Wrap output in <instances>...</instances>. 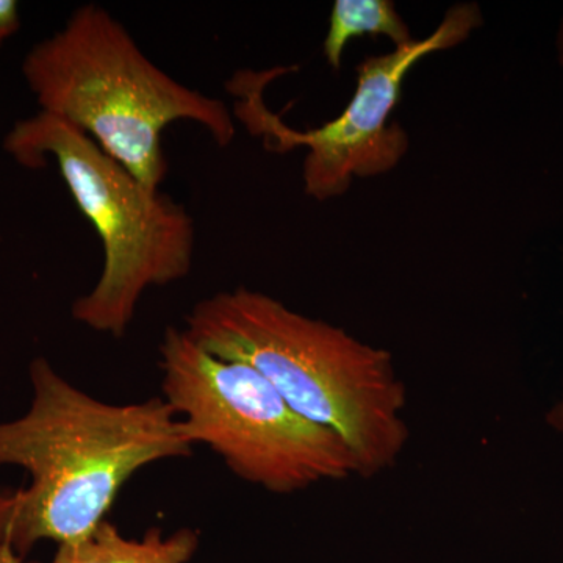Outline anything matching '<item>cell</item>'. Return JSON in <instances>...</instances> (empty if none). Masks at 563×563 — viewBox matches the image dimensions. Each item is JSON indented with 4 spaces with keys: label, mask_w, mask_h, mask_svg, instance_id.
<instances>
[{
    "label": "cell",
    "mask_w": 563,
    "mask_h": 563,
    "mask_svg": "<svg viewBox=\"0 0 563 563\" xmlns=\"http://www.w3.org/2000/svg\"><path fill=\"white\" fill-rule=\"evenodd\" d=\"M558 55H559V63H561V66L563 68V21L561 24V29H559V33H558Z\"/></svg>",
    "instance_id": "obj_12"
},
{
    "label": "cell",
    "mask_w": 563,
    "mask_h": 563,
    "mask_svg": "<svg viewBox=\"0 0 563 563\" xmlns=\"http://www.w3.org/2000/svg\"><path fill=\"white\" fill-rule=\"evenodd\" d=\"M3 150L32 172L55 162L77 209L101 240V276L70 309L80 324L120 339L144 292L190 274L196 244L191 214L146 187L90 136L38 111L14 122Z\"/></svg>",
    "instance_id": "obj_4"
},
{
    "label": "cell",
    "mask_w": 563,
    "mask_h": 563,
    "mask_svg": "<svg viewBox=\"0 0 563 563\" xmlns=\"http://www.w3.org/2000/svg\"><path fill=\"white\" fill-rule=\"evenodd\" d=\"M29 376L27 413L0 421V465L31 474L27 487L0 490V547L21 561L41 540L66 544L90 536L139 470L192 454L163 398L99 401L44 357L33 358Z\"/></svg>",
    "instance_id": "obj_1"
},
{
    "label": "cell",
    "mask_w": 563,
    "mask_h": 563,
    "mask_svg": "<svg viewBox=\"0 0 563 563\" xmlns=\"http://www.w3.org/2000/svg\"><path fill=\"white\" fill-rule=\"evenodd\" d=\"M198 548L199 533L192 529L169 536L150 529L143 539L135 540L125 539L106 520L79 542L58 544L49 563H188Z\"/></svg>",
    "instance_id": "obj_7"
},
{
    "label": "cell",
    "mask_w": 563,
    "mask_h": 563,
    "mask_svg": "<svg viewBox=\"0 0 563 563\" xmlns=\"http://www.w3.org/2000/svg\"><path fill=\"white\" fill-rule=\"evenodd\" d=\"M21 73L40 111L90 136L152 190L168 173L162 136L173 122L201 125L221 147L235 139L224 102L158 68L99 3L74 10L60 31L36 43Z\"/></svg>",
    "instance_id": "obj_3"
},
{
    "label": "cell",
    "mask_w": 563,
    "mask_h": 563,
    "mask_svg": "<svg viewBox=\"0 0 563 563\" xmlns=\"http://www.w3.org/2000/svg\"><path fill=\"white\" fill-rule=\"evenodd\" d=\"M163 399L191 446L206 444L240 479L277 495L361 476L339 433L301 417L262 374L222 361L168 328L161 346Z\"/></svg>",
    "instance_id": "obj_5"
},
{
    "label": "cell",
    "mask_w": 563,
    "mask_h": 563,
    "mask_svg": "<svg viewBox=\"0 0 563 563\" xmlns=\"http://www.w3.org/2000/svg\"><path fill=\"white\" fill-rule=\"evenodd\" d=\"M387 36L396 47L412 43L409 25L390 0H336L322 52L332 69L342 68L347 43L358 36Z\"/></svg>",
    "instance_id": "obj_8"
},
{
    "label": "cell",
    "mask_w": 563,
    "mask_h": 563,
    "mask_svg": "<svg viewBox=\"0 0 563 563\" xmlns=\"http://www.w3.org/2000/svg\"><path fill=\"white\" fill-rule=\"evenodd\" d=\"M21 25L20 3L16 0H0V49L20 32Z\"/></svg>",
    "instance_id": "obj_9"
},
{
    "label": "cell",
    "mask_w": 563,
    "mask_h": 563,
    "mask_svg": "<svg viewBox=\"0 0 563 563\" xmlns=\"http://www.w3.org/2000/svg\"><path fill=\"white\" fill-rule=\"evenodd\" d=\"M547 422L563 435V393L559 401L551 407L550 412L547 415Z\"/></svg>",
    "instance_id": "obj_10"
},
{
    "label": "cell",
    "mask_w": 563,
    "mask_h": 563,
    "mask_svg": "<svg viewBox=\"0 0 563 563\" xmlns=\"http://www.w3.org/2000/svg\"><path fill=\"white\" fill-rule=\"evenodd\" d=\"M184 331L222 361L251 366L295 412L339 433L362 477L401 459L407 391L390 352L244 287L196 303Z\"/></svg>",
    "instance_id": "obj_2"
},
{
    "label": "cell",
    "mask_w": 563,
    "mask_h": 563,
    "mask_svg": "<svg viewBox=\"0 0 563 563\" xmlns=\"http://www.w3.org/2000/svg\"><path fill=\"white\" fill-rule=\"evenodd\" d=\"M0 563H22V561L9 548L0 547Z\"/></svg>",
    "instance_id": "obj_11"
},
{
    "label": "cell",
    "mask_w": 563,
    "mask_h": 563,
    "mask_svg": "<svg viewBox=\"0 0 563 563\" xmlns=\"http://www.w3.org/2000/svg\"><path fill=\"white\" fill-rule=\"evenodd\" d=\"M483 24L479 7L462 3L448 10L439 27L424 40L395 47L390 54L363 60L357 68L354 98L335 120L312 131L298 132L266 109L262 91L266 74L239 73L229 90L242 101L235 117L247 131L263 136L272 151L306 147L303 191L317 201L340 198L355 177L391 172L409 150V136L401 125L388 124L401 99L407 74L433 52L451 49Z\"/></svg>",
    "instance_id": "obj_6"
}]
</instances>
